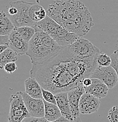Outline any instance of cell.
<instances>
[{"instance_id": "1", "label": "cell", "mask_w": 118, "mask_h": 122, "mask_svg": "<svg viewBox=\"0 0 118 122\" xmlns=\"http://www.w3.org/2000/svg\"><path fill=\"white\" fill-rule=\"evenodd\" d=\"M30 76L42 87L54 94L66 92L82 85L89 77L97 63L84 62L76 58L68 46L62 47L55 55L42 63H32Z\"/></svg>"}, {"instance_id": "2", "label": "cell", "mask_w": 118, "mask_h": 122, "mask_svg": "<svg viewBox=\"0 0 118 122\" xmlns=\"http://www.w3.org/2000/svg\"><path fill=\"white\" fill-rule=\"evenodd\" d=\"M47 14L65 30L81 37L94 26L88 8L78 0H55L48 7Z\"/></svg>"}, {"instance_id": "3", "label": "cell", "mask_w": 118, "mask_h": 122, "mask_svg": "<svg viewBox=\"0 0 118 122\" xmlns=\"http://www.w3.org/2000/svg\"><path fill=\"white\" fill-rule=\"evenodd\" d=\"M35 34L29 42V47L26 55L32 63H42L55 55L62 47L50 35L36 26Z\"/></svg>"}, {"instance_id": "4", "label": "cell", "mask_w": 118, "mask_h": 122, "mask_svg": "<svg viewBox=\"0 0 118 122\" xmlns=\"http://www.w3.org/2000/svg\"><path fill=\"white\" fill-rule=\"evenodd\" d=\"M68 47L76 58L91 63H97L96 58L101 52L89 41L81 37Z\"/></svg>"}, {"instance_id": "5", "label": "cell", "mask_w": 118, "mask_h": 122, "mask_svg": "<svg viewBox=\"0 0 118 122\" xmlns=\"http://www.w3.org/2000/svg\"><path fill=\"white\" fill-rule=\"evenodd\" d=\"M10 5H14L17 8L18 12L14 15H8L10 20L14 25L15 27L30 26H34L36 22H34L29 15L30 8L34 3L28 2L22 0L10 2Z\"/></svg>"}, {"instance_id": "6", "label": "cell", "mask_w": 118, "mask_h": 122, "mask_svg": "<svg viewBox=\"0 0 118 122\" xmlns=\"http://www.w3.org/2000/svg\"><path fill=\"white\" fill-rule=\"evenodd\" d=\"M9 102L10 106L8 122H22L24 119L30 117L20 92L12 94Z\"/></svg>"}, {"instance_id": "7", "label": "cell", "mask_w": 118, "mask_h": 122, "mask_svg": "<svg viewBox=\"0 0 118 122\" xmlns=\"http://www.w3.org/2000/svg\"><path fill=\"white\" fill-rule=\"evenodd\" d=\"M101 80L107 85L109 89H113L118 82V76L116 71L111 66L96 67L89 76Z\"/></svg>"}, {"instance_id": "8", "label": "cell", "mask_w": 118, "mask_h": 122, "mask_svg": "<svg viewBox=\"0 0 118 122\" xmlns=\"http://www.w3.org/2000/svg\"><path fill=\"white\" fill-rule=\"evenodd\" d=\"M24 103L30 116L35 117H44L45 116V105L44 99H35L28 95L26 92H20Z\"/></svg>"}, {"instance_id": "9", "label": "cell", "mask_w": 118, "mask_h": 122, "mask_svg": "<svg viewBox=\"0 0 118 122\" xmlns=\"http://www.w3.org/2000/svg\"><path fill=\"white\" fill-rule=\"evenodd\" d=\"M35 26L50 35L56 41L64 32L65 29L47 15L43 20L36 23Z\"/></svg>"}, {"instance_id": "10", "label": "cell", "mask_w": 118, "mask_h": 122, "mask_svg": "<svg viewBox=\"0 0 118 122\" xmlns=\"http://www.w3.org/2000/svg\"><path fill=\"white\" fill-rule=\"evenodd\" d=\"M99 99L85 92L81 97L79 102V111L81 114H90L96 112L100 107Z\"/></svg>"}, {"instance_id": "11", "label": "cell", "mask_w": 118, "mask_h": 122, "mask_svg": "<svg viewBox=\"0 0 118 122\" xmlns=\"http://www.w3.org/2000/svg\"><path fill=\"white\" fill-rule=\"evenodd\" d=\"M85 93L84 87L82 85L77 86L68 92V101L73 120L79 117V102L81 97Z\"/></svg>"}, {"instance_id": "12", "label": "cell", "mask_w": 118, "mask_h": 122, "mask_svg": "<svg viewBox=\"0 0 118 122\" xmlns=\"http://www.w3.org/2000/svg\"><path fill=\"white\" fill-rule=\"evenodd\" d=\"M8 46L18 55L26 54L29 47V42H26L14 29L9 35Z\"/></svg>"}, {"instance_id": "13", "label": "cell", "mask_w": 118, "mask_h": 122, "mask_svg": "<svg viewBox=\"0 0 118 122\" xmlns=\"http://www.w3.org/2000/svg\"><path fill=\"white\" fill-rule=\"evenodd\" d=\"M92 84L89 86L85 87V92L91 94L98 99L106 97L108 94L109 89L107 85L97 78L91 77Z\"/></svg>"}, {"instance_id": "14", "label": "cell", "mask_w": 118, "mask_h": 122, "mask_svg": "<svg viewBox=\"0 0 118 122\" xmlns=\"http://www.w3.org/2000/svg\"><path fill=\"white\" fill-rule=\"evenodd\" d=\"M56 105L59 107L62 116L69 121H73L70 105L68 101V92L55 94Z\"/></svg>"}, {"instance_id": "15", "label": "cell", "mask_w": 118, "mask_h": 122, "mask_svg": "<svg viewBox=\"0 0 118 122\" xmlns=\"http://www.w3.org/2000/svg\"><path fill=\"white\" fill-rule=\"evenodd\" d=\"M25 92L31 97L35 99H43L42 87L34 77L26 79L25 81Z\"/></svg>"}, {"instance_id": "16", "label": "cell", "mask_w": 118, "mask_h": 122, "mask_svg": "<svg viewBox=\"0 0 118 122\" xmlns=\"http://www.w3.org/2000/svg\"><path fill=\"white\" fill-rule=\"evenodd\" d=\"M45 105L44 117L49 122H55L61 117V112L56 104L48 102L44 100Z\"/></svg>"}, {"instance_id": "17", "label": "cell", "mask_w": 118, "mask_h": 122, "mask_svg": "<svg viewBox=\"0 0 118 122\" xmlns=\"http://www.w3.org/2000/svg\"><path fill=\"white\" fill-rule=\"evenodd\" d=\"M15 28L8 15L3 11H0V35H9Z\"/></svg>"}, {"instance_id": "18", "label": "cell", "mask_w": 118, "mask_h": 122, "mask_svg": "<svg viewBox=\"0 0 118 122\" xmlns=\"http://www.w3.org/2000/svg\"><path fill=\"white\" fill-rule=\"evenodd\" d=\"M29 15L31 20L36 23L44 20L48 14L44 7L34 4L30 8Z\"/></svg>"}, {"instance_id": "19", "label": "cell", "mask_w": 118, "mask_h": 122, "mask_svg": "<svg viewBox=\"0 0 118 122\" xmlns=\"http://www.w3.org/2000/svg\"><path fill=\"white\" fill-rule=\"evenodd\" d=\"M18 55L11 48H8L0 54V69H3L5 65L8 63L16 62L18 60Z\"/></svg>"}, {"instance_id": "20", "label": "cell", "mask_w": 118, "mask_h": 122, "mask_svg": "<svg viewBox=\"0 0 118 122\" xmlns=\"http://www.w3.org/2000/svg\"><path fill=\"white\" fill-rule=\"evenodd\" d=\"M15 29L18 32V34L21 35V37L23 38L28 42L30 41V40L32 39V38L33 37L34 34H35V32H36L34 26H24L15 28Z\"/></svg>"}, {"instance_id": "21", "label": "cell", "mask_w": 118, "mask_h": 122, "mask_svg": "<svg viewBox=\"0 0 118 122\" xmlns=\"http://www.w3.org/2000/svg\"><path fill=\"white\" fill-rule=\"evenodd\" d=\"M96 62L98 66H109L111 65V58L105 53L101 52L96 58Z\"/></svg>"}, {"instance_id": "22", "label": "cell", "mask_w": 118, "mask_h": 122, "mask_svg": "<svg viewBox=\"0 0 118 122\" xmlns=\"http://www.w3.org/2000/svg\"><path fill=\"white\" fill-rule=\"evenodd\" d=\"M67 121H69V120L65 119L63 116H62L61 117L55 122L48 121L44 117H35L30 116L24 119L22 122H64Z\"/></svg>"}, {"instance_id": "23", "label": "cell", "mask_w": 118, "mask_h": 122, "mask_svg": "<svg viewBox=\"0 0 118 122\" xmlns=\"http://www.w3.org/2000/svg\"><path fill=\"white\" fill-rule=\"evenodd\" d=\"M42 96L43 99L45 101L49 103H52L56 104L55 94H54L51 91L42 88Z\"/></svg>"}, {"instance_id": "24", "label": "cell", "mask_w": 118, "mask_h": 122, "mask_svg": "<svg viewBox=\"0 0 118 122\" xmlns=\"http://www.w3.org/2000/svg\"><path fill=\"white\" fill-rule=\"evenodd\" d=\"M108 119L110 122H118V106H113L110 109Z\"/></svg>"}, {"instance_id": "25", "label": "cell", "mask_w": 118, "mask_h": 122, "mask_svg": "<svg viewBox=\"0 0 118 122\" xmlns=\"http://www.w3.org/2000/svg\"><path fill=\"white\" fill-rule=\"evenodd\" d=\"M110 56L112 60L110 66L116 71L118 76V49L115 51Z\"/></svg>"}, {"instance_id": "26", "label": "cell", "mask_w": 118, "mask_h": 122, "mask_svg": "<svg viewBox=\"0 0 118 122\" xmlns=\"http://www.w3.org/2000/svg\"><path fill=\"white\" fill-rule=\"evenodd\" d=\"M18 69V66L16 65L15 62H12L8 63L5 65L4 69L7 73H12L16 71Z\"/></svg>"}, {"instance_id": "27", "label": "cell", "mask_w": 118, "mask_h": 122, "mask_svg": "<svg viewBox=\"0 0 118 122\" xmlns=\"http://www.w3.org/2000/svg\"><path fill=\"white\" fill-rule=\"evenodd\" d=\"M9 35H0V45H8Z\"/></svg>"}, {"instance_id": "28", "label": "cell", "mask_w": 118, "mask_h": 122, "mask_svg": "<svg viewBox=\"0 0 118 122\" xmlns=\"http://www.w3.org/2000/svg\"><path fill=\"white\" fill-rule=\"evenodd\" d=\"M91 84H92V79L90 77H85L82 81V85H83L84 87L89 86Z\"/></svg>"}, {"instance_id": "29", "label": "cell", "mask_w": 118, "mask_h": 122, "mask_svg": "<svg viewBox=\"0 0 118 122\" xmlns=\"http://www.w3.org/2000/svg\"><path fill=\"white\" fill-rule=\"evenodd\" d=\"M8 48H9L8 45H0V54Z\"/></svg>"}, {"instance_id": "30", "label": "cell", "mask_w": 118, "mask_h": 122, "mask_svg": "<svg viewBox=\"0 0 118 122\" xmlns=\"http://www.w3.org/2000/svg\"><path fill=\"white\" fill-rule=\"evenodd\" d=\"M82 122V121H81V119L79 117H78V119H77L76 120H73V121H67V122Z\"/></svg>"}]
</instances>
